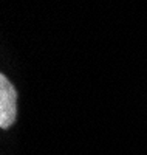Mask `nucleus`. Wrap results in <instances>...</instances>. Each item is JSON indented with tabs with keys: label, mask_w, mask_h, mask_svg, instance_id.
Returning <instances> with one entry per match:
<instances>
[{
	"label": "nucleus",
	"mask_w": 147,
	"mask_h": 155,
	"mask_svg": "<svg viewBox=\"0 0 147 155\" xmlns=\"http://www.w3.org/2000/svg\"><path fill=\"white\" fill-rule=\"evenodd\" d=\"M17 115V93L9 79L0 76V127L8 129L16 121Z\"/></svg>",
	"instance_id": "1"
}]
</instances>
